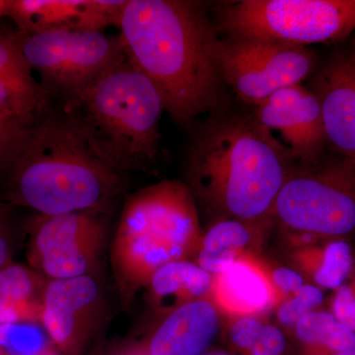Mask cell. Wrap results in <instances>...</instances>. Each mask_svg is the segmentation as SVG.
<instances>
[{
    "instance_id": "obj_27",
    "label": "cell",
    "mask_w": 355,
    "mask_h": 355,
    "mask_svg": "<svg viewBox=\"0 0 355 355\" xmlns=\"http://www.w3.org/2000/svg\"><path fill=\"white\" fill-rule=\"evenodd\" d=\"M331 313L345 328L355 333V284H343L336 289Z\"/></svg>"
},
{
    "instance_id": "obj_24",
    "label": "cell",
    "mask_w": 355,
    "mask_h": 355,
    "mask_svg": "<svg viewBox=\"0 0 355 355\" xmlns=\"http://www.w3.org/2000/svg\"><path fill=\"white\" fill-rule=\"evenodd\" d=\"M128 0H85L76 31L101 33L114 26L120 28Z\"/></svg>"
},
{
    "instance_id": "obj_30",
    "label": "cell",
    "mask_w": 355,
    "mask_h": 355,
    "mask_svg": "<svg viewBox=\"0 0 355 355\" xmlns=\"http://www.w3.org/2000/svg\"><path fill=\"white\" fill-rule=\"evenodd\" d=\"M272 282L284 293H294L304 286V279L295 270L279 268L272 273Z\"/></svg>"
},
{
    "instance_id": "obj_32",
    "label": "cell",
    "mask_w": 355,
    "mask_h": 355,
    "mask_svg": "<svg viewBox=\"0 0 355 355\" xmlns=\"http://www.w3.org/2000/svg\"><path fill=\"white\" fill-rule=\"evenodd\" d=\"M19 121L20 118H16L0 111V156L6 150L7 144L12 137Z\"/></svg>"
},
{
    "instance_id": "obj_12",
    "label": "cell",
    "mask_w": 355,
    "mask_h": 355,
    "mask_svg": "<svg viewBox=\"0 0 355 355\" xmlns=\"http://www.w3.org/2000/svg\"><path fill=\"white\" fill-rule=\"evenodd\" d=\"M254 119L268 132L279 135L280 144L298 164L323 159L327 142L321 106L316 95L301 84L288 86L256 106Z\"/></svg>"
},
{
    "instance_id": "obj_9",
    "label": "cell",
    "mask_w": 355,
    "mask_h": 355,
    "mask_svg": "<svg viewBox=\"0 0 355 355\" xmlns=\"http://www.w3.org/2000/svg\"><path fill=\"white\" fill-rule=\"evenodd\" d=\"M223 83L248 104L258 106L282 89L312 73L315 55L306 46L254 38H226L218 46Z\"/></svg>"
},
{
    "instance_id": "obj_40",
    "label": "cell",
    "mask_w": 355,
    "mask_h": 355,
    "mask_svg": "<svg viewBox=\"0 0 355 355\" xmlns=\"http://www.w3.org/2000/svg\"><path fill=\"white\" fill-rule=\"evenodd\" d=\"M352 60H354V62H355V42H354V55H352Z\"/></svg>"
},
{
    "instance_id": "obj_39",
    "label": "cell",
    "mask_w": 355,
    "mask_h": 355,
    "mask_svg": "<svg viewBox=\"0 0 355 355\" xmlns=\"http://www.w3.org/2000/svg\"><path fill=\"white\" fill-rule=\"evenodd\" d=\"M0 355H9V354H7L6 350H4L3 349H1V347H0Z\"/></svg>"
},
{
    "instance_id": "obj_14",
    "label": "cell",
    "mask_w": 355,
    "mask_h": 355,
    "mask_svg": "<svg viewBox=\"0 0 355 355\" xmlns=\"http://www.w3.org/2000/svg\"><path fill=\"white\" fill-rule=\"evenodd\" d=\"M216 307L205 299L166 315L144 350L146 355H203L218 331Z\"/></svg>"
},
{
    "instance_id": "obj_5",
    "label": "cell",
    "mask_w": 355,
    "mask_h": 355,
    "mask_svg": "<svg viewBox=\"0 0 355 355\" xmlns=\"http://www.w3.org/2000/svg\"><path fill=\"white\" fill-rule=\"evenodd\" d=\"M200 241L197 205L186 184L163 181L128 196L111 254L123 303L132 302L159 268L186 260Z\"/></svg>"
},
{
    "instance_id": "obj_16",
    "label": "cell",
    "mask_w": 355,
    "mask_h": 355,
    "mask_svg": "<svg viewBox=\"0 0 355 355\" xmlns=\"http://www.w3.org/2000/svg\"><path fill=\"white\" fill-rule=\"evenodd\" d=\"M85 0H11L6 17L25 34L77 30Z\"/></svg>"
},
{
    "instance_id": "obj_34",
    "label": "cell",
    "mask_w": 355,
    "mask_h": 355,
    "mask_svg": "<svg viewBox=\"0 0 355 355\" xmlns=\"http://www.w3.org/2000/svg\"><path fill=\"white\" fill-rule=\"evenodd\" d=\"M11 0H0V18L6 17Z\"/></svg>"
},
{
    "instance_id": "obj_33",
    "label": "cell",
    "mask_w": 355,
    "mask_h": 355,
    "mask_svg": "<svg viewBox=\"0 0 355 355\" xmlns=\"http://www.w3.org/2000/svg\"><path fill=\"white\" fill-rule=\"evenodd\" d=\"M21 322L19 315L12 303L8 302L0 296V326L15 324Z\"/></svg>"
},
{
    "instance_id": "obj_3",
    "label": "cell",
    "mask_w": 355,
    "mask_h": 355,
    "mask_svg": "<svg viewBox=\"0 0 355 355\" xmlns=\"http://www.w3.org/2000/svg\"><path fill=\"white\" fill-rule=\"evenodd\" d=\"M293 162L254 116L214 119L191 144L187 186L196 202L223 219L261 220L273 214Z\"/></svg>"
},
{
    "instance_id": "obj_20",
    "label": "cell",
    "mask_w": 355,
    "mask_h": 355,
    "mask_svg": "<svg viewBox=\"0 0 355 355\" xmlns=\"http://www.w3.org/2000/svg\"><path fill=\"white\" fill-rule=\"evenodd\" d=\"M294 327L302 355H333L355 349V333L328 311L307 313Z\"/></svg>"
},
{
    "instance_id": "obj_15",
    "label": "cell",
    "mask_w": 355,
    "mask_h": 355,
    "mask_svg": "<svg viewBox=\"0 0 355 355\" xmlns=\"http://www.w3.org/2000/svg\"><path fill=\"white\" fill-rule=\"evenodd\" d=\"M146 286L159 310L171 313L187 303L203 299L212 287V277L198 263L172 261L159 268Z\"/></svg>"
},
{
    "instance_id": "obj_8",
    "label": "cell",
    "mask_w": 355,
    "mask_h": 355,
    "mask_svg": "<svg viewBox=\"0 0 355 355\" xmlns=\"http://www.w3.org/2000/svg\"><path fill=\"white\" fill-rule=\"evenodd\" d=\"M18 34L44 95L60 103L80 95L125 55L121 35L76 30Z\"/></svg>"
},
{
    "instance_id": "obj_35",
    "label": "cell",
    "mask_w": 355,
    "mask_h": 355,
    "mask_svg": "<svg viewBox=\"0 0 355 355\" xmlns=\"http://www.w3.org/2000/svg\"><path fill=\"white\" fill-rule=\"evenodd\" d=\"M39 355H62L58 352V350L55 349V345L51 343L50 347H48V349H46L44 350L42 354H40Z\"/></svg>"
},
{
    "instance_id": "obj_23",
    "label": "cell",
    "mask_w": 355,
    "mask_h": 355,
    "mask_svg": "<svg viewBox=\"0 0 355 355\" xmlns=\"http://www.w3.org/2000/svg\"><path fill=\"white\" fill-rule=\"evenodd\" d=\"M51 345L39 328L33 324L0 326V347L9 355H39Z\"/></svg>"
},
{
    "instance_id": "obj_13",
    "label": "cell",
    "mask_w": 355,
    "mask_h": 355,
    "mask_svg": "<svg viewBox=\"0 0 355 355\" xmlns=\"http://www.w3.org/2000/svg\"><path fill=\"white\" fill-rule=\"evenodd\" d=\"M312 92L321 106L327 142L355 161V62L338 58L315 77Z\"/></svg>"
},
{
    "instance_id": "obj_4",
    "label": "cell",
    "mask_w": 355,
    "mask_h": 355,
    "mask_svg": "<svg viewBox=\"0 0 355 355\" xmlns=\"http://www.w3.org/2000/svg\"><path fill=\"white\" fill-rule=\"evenodd\" d=\"M89 146L116 171H144L160 149L164 103L125 55L74 99L60 103Z\"/></svg>"
},
{
    "instance_id": "obj_28",
    "label": "cell",
    "mask_w": 355,
    "mask_h": 355,
    "mask_svg": "<svg viewBox=\"0 0 355 355\" xmlns=\"http://www.w3.org/2000/svg\"><path fill=\"white\" fill-rule=\"evenodd\" d=\"M286 340L284 333L272 324H265L258 342L246 352V355H284Z\"/></svg>"
},
{
    "instance_id": "obj_10",
    "label": "cell",
    "mask_w": 355,
    "mask_h": 355,
    "mask_svg": "<svg viewBox=\"0 0 355 355\" xmlns=\"http://www.w3.org/2000/svg\"><path fill=\"white\" fill-rule=\"evenodd\" d=\"M106 216L99 212L38 214L30 223L32 266L51 280L91 275L104 246Z\"/></svg>"
},
{
    "instance_id": "obj_25",
    "label": "cell",
    "mask_w": 355,
    "mask_h": 355,
    "mask_svg": "<svg viewBox=\"0 0 355 355\" xmlns=\"http://www.w3.org/2000/svg\"><path fill=\"white\" fill-rule=\"evenodd\" d=\"M324 293L320 287L304 284L294 292L292 297L286 299L277 310V318L284 326L295 324L301 317L315 311L323 303Z\"/></svg>"
},
{
    "instance_id": "obj_31",
    "label": "cell",
    "mask_w": 355,
    "mask_h": 355,
    "mask_svg": "<svg viewBox=\"0 0 355 355\" xmlns=\"http://www.w3.org/2000/svg\"><path fill=\"white\" fill-rule=\"evenodd\" d=\"M6 207L0 210V268L10 263L11 244L10 234L7 224Z\"/></svg>"
},
{
    "instance_id": "obj_1",
    "label": "cell",
    "mask_w": 355,
    "mask_h": 355,
    "mask_svg": "<svg viewBox=\"0 0 355 355\" xmlns=\"http://www.w3.org/2000/svg\"><path fill=\"white\" fill-rule=\"evenodd\" d=\"M4 198L39 216L108 214L125 175L103 160L60 102L44 98L19 123L0 156Z\"/></svg>"
},
{
    "instance_id": "obj_6",
    "label": "cell",
    "mask_w": 355,
    "mask_h": 355,
    "mask_svg": "<svg viewBox=\"0 0 355 355\" xmlns=\"http://www.w3.org/2000/svg\"><path fill=\"white\" fill-rule=\"evenodd\" d=\"M227 38L306 46L345 38L355 29V0H242L218 6L214 21Z\"/></svg>"
},
{
    "instance_id": "obj_19",
    "label": "cell",
    "mask_w": 355,
    "mask_h": 355,
    "mask_svg": "<svg viewBox=\"0 0 355 355\" xmlns=\"http://www.w3.org/2000/svg\"><path fill=\"white\" fill-rule=\"evenodd\" d=\"M0 77L30 114L43 101L41 84L35 78L21 49L18 30L0 26Z\"/></svg>"
},
{
    "instance_id": "obj_22",
    "label": "cell",
    "mask_w": 355,
    "mask_h": 355,
    "mask_svg": "<svg viewBox=\"0 0 355 355\" xmlns=\"http://www.w3.org/2000/svg\"><path fill=\"white\" fill-rule=\"evenodd\" d=\"M44 287L37 272L25 266L9 263L0 268V296L12 304L35 303L33 298Z\"/></svg>"
},
{
    "instance_id": "obj_38",
    "label": "cell",
    "mask_w": 355,
    "mask_h": 355,
    "mask_svg": "<svg viewBox=\"0 0 355 355\" xmlns=\"http://www.w3.org/2000/svg\"><path fill=\"white\" fill-rule=\"evenodd\" d=\"M207 355H231L229 354H226V352H214V354H210Z\"/></svg>"
},
{
    "instance_id": "obj_11",
    "label": "cell",
    "mask_w": 355,
    "mask_h": 355,
    "mask_svg": "<svg viewBox=\"0 0 355 355\" xmlns=\"http://www.w3.org/2000/svg\"><path fill=\"white\" fill-rule=\"evenodd\" d=\"M104 299L92 275L51 280L42 296L40 321L62 355H81L102 321Z\"/></svg>"
},
{
    "instance_id": "obj_37",
    "label": "cell",
    "mask_w": 355,
    "mask_h": 355,
    "mask_svg": "<svg viewBox=\"0 0 355 355\" xmlns=\"http://www.w3.org/2000/svg\"><path fill=\"white\" fill-rule=\"evenodd\" d=\"M123 355H146L144 352H132Z\"/></svg>"
},
{
    "instance_id": "obj_2",
    "label": "cell",
    "mask_w": 355,
    "mask_h": 355,
    "mask_svg": "<svg viewBox=\"0 0 355 355\" xmlns=\"http://www.w3.org/2000/svg\"><path fill=\"white\" fill-rule=\"evenodd\" d=\"M119 29L125 55L153 81L178 125L193 127L220 107V39L205 3L128 0Z\"/></svg>"
},
{
    "instance_id": "obj_21",
    "label": "cell",
    "mask_w": 355,
    "mask_h": 355,
    "mask_svg": "<svg viewBox=\"0 0 355 355\" xmlns=\"http://www.w3.org/2000/svg\"><path fill=\"white\" fill-rule=\"evenodd\" d=\"M354 266L352 248L347 242L335 238L322 251L314 273L320 288L338 289L345 284Z\"/></svg>"
},
{
    "instance_id": "obj_41",
    "label": "cell",
    "mask_w": 355,
    "mask_h": 355,
    "mask_svg": "<svg viewBox=\"0 0 355 355\" xmlns=\"http://www.w3.org/2000/svg\"><path fill=\"white\" fill-rule=\"evenodd\" d=\"M4 207V205H2V203H0V210H1V209H2V207Z\"/></svg>"
},
{
    "instance_id": "obj_29",
    "label": "cell",
    "mask_w": 355,
    "mask_h": 355,
    "mask_svg": "<svg viewBox=\"0 0 355 355\" xmlns=\"http://www.w3.org/2000/svg\"><path fill=\"white\" fill-rule=\"evenodd\" d=\"M0 111L20 119L25 118L30 114L23 103L20 101L19 98L14 94L1 77H0Z\"/></svg>"
},
{
    "instance_id": "obj_36",
    "label": "cell",
    "mask_w": 355,
    "mask_h": 355,
    "mask_svg": "<svg viewBox=\"0 0 355 355\" xmlns=\"http://www.w3.org/2000/svg\"><path fill=\"white\" fill-rule=\"evenodd\" d=\"M333 355H355V349L347 350V352H340V354H336Z\"/></svg>"
},
{
    "instance_id": "obj_18",
    "label": "cell",
    "mask_w": 355,
    "mask_h": 355,
    "mask_svg": "<svg viewBox=\"0 0 355 355\" xmlns=\"http://www.w3.org/2000/svg\"><path fill=\"white\" fill-rule=\"evenodd\" d=\"M256 222L239 219L216 222L200 240L198 265L211 275L227 272L238 261V253L252 241V226Z\"/></svg>"
},
{
    "instance_id": "obj_17",
    "label": "cell",
    "mask_w": 355,
    "mask_h": 355,
    "mask_svg": "<svg viewBox=\"0 0 355 355\" xmlns=\"http://www.w3.org/2000/svg\"><path fill=\"white\" fill-rule=\"evenodd\" d=\"M216 293L221 304L240 314L266 309L272 300L270 284L260 270L246 261H237L218 275Z\"/></svg>"
},
{
    "instance_id": "obj_26",
    "label": "cell",
    "mask_w": 355,
    "mask_h": 355,
    "mask_svg": "<svg viewBox=\"0 0 355 355\" xmlns=\"http://www.w3.org/2000/svg\"><path fill=\"white\" fill-rule=\"evenodd\" d=\"M265 324L251 316L238 320L231 327L229 338L236 349L246 354L258 342Z\"/></svg>"
},
{
    "instance_id": "obj_7",
    "label": "cell",
    "mask_w": 355,
    "mask_h": 355,
    "mask_svg": "<svg viewBox=\"0 0 355 355\" xmlns=\"http://www.w3.org/2000/svg\"><path fill=\"white\" fill-rule=\"evenodd\" d=\"M272 214L306 234L340 238L355 232V161L342 156L293 165Z\"/></svg>"
}]
</instances>
